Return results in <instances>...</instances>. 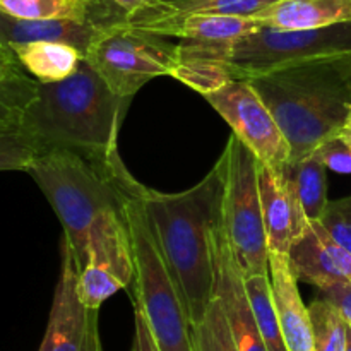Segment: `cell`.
I'll list each match as a JSON object with an SVG mask.
<instances>
[{
    "mask_svg": "<svg viewBox=\"0 0 351 351\" xmlns=\"http://www.w3.org/2000/svg\"><path fill=\"white\" fill-rule=\"evenodd\" d=\"M276 0H178L165 3V9L178 14H218L252 17Z\"/></svg>",
    "mask_w": 351,
    "mask_h": 351,
    "instance_id": "cell-26",
    "label": "cell"
},
{
    "mask_svg": "<svg viewBox=\"0 0 351 351\" xmlns=\"http://www.w3.org/2000/svg\"><path fill=\"white\" fill-rule=\"evenodd\" d=\"M350 324V322H348ZM346 351H351V324L348 326V339H346Z\"/></svg>",
    "mask_w": 351,
    "mask_h": 351,
    "instance_id": "cell-36",
    "label": "cell"
},
{
    "mask_svg": "<svg viewBox=\"0 0 351 351\" xmlns=\"http://www.w3.org/2000/svg\"><path fill=\"white\" fill-rule=\"evenodd\" d=\"M269 278L278 321L288 351H315L308 305L302 300L298 280L287 254L269 252Z\"/></svg>",
    "mask_w": 351,
    "mask_h": 351,
    "instance_id": "cell-15",
    "label": "cell"
},
{
    "mask_svg": "<svg viewBox=\"0 0 351 351\" xmlns=\"http://www.w3.org/2000/svg\"><path fill=\"white\" fill-rule=\"evenodd\" d=\"M125 23L137 29L149 31L160 36H173L194 41H237L259 29L261 24L252 17L218 16V14H178L156 9L127 17Z\"/></svg>",
    "mask_w": 351,
    "mask_h": 351,
    "instance_id": "cell-12",
    "label": "cell"
},
{
    "mask_svg": "<svg viewBox=\"0 0 351 351\" xmlns=\"http://www.w3.org/2000/svg\"><path fill=\"white\" fill-rule=\"evenodd\" d=\"M223 225L243 278L269 274V247L261 204L257 158L235 134L223 151Z\"/></svg>",
    "mask_w": 351,
    "mask_h": 351,
    "instance_id": "cell-6",
    "label": "cell"
},
{
    "mask_svg": "<svg viewBox=\"0 0 351 351\" xmlns=\"http://www.w3.org/2000/svg\"><path fill=\"white\" fill-rule=\"evenodd\" d=\"M328 170L351 175V146L339 136L331 137L314 151Z\"/></svg>",
    "mask_w": 351,
    "mask_h": 351,
    "instance_id": "cell-30",
    "label": "cell"
},
{
    "mask_svg": "<svg viewBox=\"0 0 351 351\" xmlns=\"http://www.w3.org/2000/svg\"><path fill=\"white\" fill-rule=\"evenodd\" d=\"M315 351H346L348 321L345 315L324 298H315L308 305Z\"/></svg>",
    "mask_w": 351,
    "mask_h": 351,
    "instance_id": "cell-23",
    "label": "cell"
},
{
    "mask_svg": "<svg viewBox=\"0 0 351 351\" xmlns=\"http://www.w3.org/2000/svg\"><path fill=\"white\" fill-rule=\"evenodd\" d=\"M319 221L335 242L351 254V195L329 201Z\"/></svg>",
    "mask_w": 351,
    "mask_h": 351,
    "instance_id": "cell-29",
    "label": "cell"
},
{
    "mask_svg": "<svg viewBox=\"0 0 351 351\" xmlns=\"http://www.w3.org/2000/svg\"><path fill=\"white\" fill-rule=\"evenodd\" d=\"M0 47H5V45H3V43H2V41H0Z\"/></svg>",
    "mask_w": 351,
    "mask_h": 351,
    "instance_id": "cell-38",
    "label": "cell"
},
{
    "mask_svg": "<svg viewBox=\"0 0 351 351\" xmlns=\"http://www.w3.org/2000/svg\"><path fill=\"white\" fill-rule=\"evenodd\" d=\"M106 2L112 3L119 10H122L125 17L137 16V14L156 9V7H161L165 3L161 0H106Z\"/></svg>",
    "mask_w": 351,
    "mask_h": 351,
    "instance_id": "cell-34",
    "label": "cell"
},
{
    "mask_svg": "<svg viewBox=\"0 0 351 351\" xmlns=\"http://www.w3.org/2000/svg\"><path fill=\"white\" fill-rule=\"evenodd\" d=\"M225 158L194 187L163 194L137 184L147 223L178 288L192 326L199 324L215 297L213 230L223 215Z\"/></svg>",
    "mask_w": 351,
    "mask_h": 351,
    "instance_id": "cell-1",
    "label": "cell"
},
{
    "mask_svg": "<svg viewBox=\"0 0 351 351\" xmlns=\"http://www.w3.org/2000/svg\"><path fill=\"white\" fill-rule=\"evenodd\" d=\"M202 96L261 163L276 170H283L290 163V144L280 123L249 81L237 79L218 91Z\"/></svg>",
    "mask_w": 351,
    "mask_h": 351,
    "instance_id": "cell-9",
    "label": "cell"
},
{
    "mask_svg": "<svg viewBox=\"0 0 351 351\" xmlns=\"http://www.w3.org/2000/svg\"><path fill=\"white\" fill-rule=\"evenodd\" d=\"M276 29H317L351 21V0H276L252 16Z\"/></svg>",
    "mask_w": 351,
    "mask_h": 351,
    "instance_id": "cell-18",
    "label": "cell"
},
{
    "mask_svg": "<svg viewBox=\"0 0 351 351\" xmlns=\"http://www.w3.org/2000/svg\"><path fill=\"white\" fill-rule=\"evenodd\" d=\"M130 351H160L154 343L151 329L139 308L134 307V341Z\"/></svg>",
    "mask_w": 351,
    "mask_h": 351,
    "instance_id": "cell-33",
    "label": "cell"
},
{
    "mask_svg": "<svg viewBox=\"0 0 351 351\" xmlns=\"http://www.w3.org/2000/svg\"><path fill=\"white\" fill-rule=\"evenodd\" d=\"M257 175L269 252L288 254L295 237L304 232L311 221L295 199L283 170L257 160Z\"/></svg>",
    "mask_w": 351,
    "mask_h": 351,
    "instance_id": "cell-14",
    "label": "cell"
},
{
    "mask_svg": "<svg viewBox=\"0 0 351 351\" xmlns=\"http://www.w3.org/2000/svg\"><path fill=\"white\" fill-rule=\"evenodd\" d=\"M115 24L74 19H17L0 12V41L5 47L29 41H57L67 43L88 53L91 45Z\"/></svg>",
    "mask_w": 351,
    "mask_h": 351,
    "instance_id": "cell-17",
    "label": "cell"
},
{
    "mask_svg": "<svg viewBox=\"0 0 351 351\" xmlns=\"http://www.w3.org/2000/svg\"><path fill=\"white\" fill-rule=\"evenodd\" d=\"M194 345L195 351H239L230 331L223 302L216 293L202 321L194 326Z\"/></svg>",
    "mask_w": 351,
    "mask_h": 351,
    "instance_id": "cell-24",
    "label": "cell"
},
{
    "mask_svg": "<svg viewBox=\"0 0 351 351\" xmlns=\"http://www.w3.org/2000/svg\"><path fill=\"white\" fill-rule=\"evenodd\" d=\"M338 136L341 137L343 141H346V143L351 146V112H350L348 119H346V122L343 123V127H341V130L338 132Z\"/></svg>",
    "mask_w": 351,
    "mask_h": 351,
    "instance_id": "cell-35",
    "label": "cell"
},
{
    "mask_svg": "<svg viewBox=\"0 0 351 351\" xmlns=\"http://www.w3.org/2000/svg\"><path fill=\"white\" fill-rule=\"evenodd\" d=\"M136 178H130L125 201L134 257V307L139 308L160 351H195L194 326L178 288L165 264L147 223Z\"/></svg>",
    "mask_w": 351,
    "mask_h": 351,
    "instance_id": "cell-5",
    "label": "cell"
},
{
    "mask_svg": "<svg viewBox=\"0 0 351 351\" xmlns=\"http://www.w3.org/2000/svg\"><path fill=\"white\" fill-rule=\"evenodd\" d=\"M0 12L17 19H74L125 23V14L106 0H0Z\"/></svg>",
    "mask_w": 351,
    "mask_h": 351,
    "instance_id": "cell-19",
    "label": "cell"
},
{
    "mask_svg": "<svg viewBox=\"0 0 351 351\" xmlns=\"http://www.w3.org/2000/svg\"><path fill=\"white\" fill-rule=\"evenodd\" d=\"M21 67L38 82L67 79L79 69L84 53L75 47L57 41H29L9 45Z\"/></svg>",
    "mask_w": 351,
    "mask_h": 351,
    "instance_id": "cell-20",
    "label": "cell"
},
{
    "mask_svg": "<svg viewBox=\"0 0 351 351\" xmlns=\"http://www.w3.org/2000/svg\"><path fill=\"white\" fill-rule=\"evenodd\" d=\"M213 264H215V293L221 298L230 331L239 351H269L254 317L245 280L233 256L223 215L213 230Z\"/></svg>",
    "mask_w": 351,
    "mask_h": 351,
    "instance_id": "cell-11",
    "label": "cell"
},
{
    "mask_svg": "<svg viewBox=\"0 0 351 351\" xmlns=\"http://www.w3.org/2000/svg\"><path fill=\"white\" fill-rule=\"evenodd\" d=\"M127 288L120 278L95 266H86L77 273V295L81 304L91 311H99L103 304L117 291Z\"/></svg>",
    "mask_w": 351,
    "mask_h": 351,
    "instance_id": "cell-25",
    "label": "cell"
},
{
    "mask_svg": "<svg viewBox=\"0 0 351 351\" xmlns=\"http://www.w3.org/2000/svg\"><path fill=\"white\" fill-rule=\"evenodd\" d=\"M280 123L290 163L338 136L351 112V51L319 55L245 75Z\"/></svg>",
    "mask_w": 351,
    "mask_h": 351,
    "instance_id": "cell-2",
    "label": "cell"
},
{
    "mask_svg": "<svg viewBox=\"0 0 351 351\" xmlns=\"http://www.w3.org/2000/svg\"><path fill=\"white\" fill-rule=\"evenodd\" d=\"M36 79L31 77L9 47H0V96L33 101L38 93Z\"/></svg>",
    "mask_w": 351,
    "mask_h": 351,
    "instance_id": "cell-28",
    "label": "cell"
},
{
    "mask_svg": "<svg viewBox=\"0 0 351 351\" xmlns=\"http://www.w3.org/2000/svg\"><path fill=\"white\" fill-rule=\"evenodd\" d=\"M31 101L21 98L0 96V129L7 127H19L23 113Z\"/></svg>",
    "mask_w": 351,
    "mask_h": 351,
    "instance_id": "cell-32",
    "label": "cell"
},
{
    "mask_svg": "<svg viewBox=\"0 0 351 351\" xmlns=\"http://www.w3.org/2000/svg\"><path fill=\"white\" fill-rule=\"evenodd\" d=\"M232 41L180 40V60L171 77L191 86L201 95L218 91L228 82L237 81L239 74L228 60V45Z\"/></svg>",
    "mask_w": 351,
    "mask_h": 351,
    "instance_id": "cell-16",
    "label": "cell"
},
{
    "mask_svg": "<svg viewBox=\"0 0 351 351\" xmlns=\"http://www.w3.org/2000/svg\"><path fill=\"white\" fill-rule=\"evenodd\" d=\"M60 276L51 302L47 331L38 351H103L98 311L86 308L77 295V269L65 242L60 245Z\"/></svg>",
    "mask_w": 351,
    "mask_h": 351,
    "instance_id": "cell-10",
    "label": "cell"
},
{
    "mask_svg": "<svg viewBox=\"0 0 351 351\" xmlns=\"http://www.w3.org/2000/svg\"><path fill=\"white\" fill-rule=\"evenodd\" d=\"M243 280H245L247 297H249L254 317H256L261 335L266 341L267 350L288 351L280 328V321H278L269 274H254V276H245Z\"/></svg>",
    "mask_w": 351,
    "mask_h": 351,
    "instance_id": "cell-22",
    "label": "cell"
},
{
    "mask_svg": "<svg viewBox=\"0 0 351 351\" xmlns=\"http://www.w3.org/2000/svg\"><path fill=\"white\" fill-rule=\"evenodd\" d=\"M40 154L36 144L19 129H0V171H27Z\"/></svg>",
    "mask_w": 351,
    "mask_h": 351,
    "instance_id": "cell-27",
    "label": "cell"
},
{
    "mask_svg": "<svg viewBox=\"0 0 351 351\" xmlns=\"http://www.w3.org/2000/svg\"><path fill=\"white\" fill-rule=\"evenodd\" d=\"M130 99L117 95L84 58L67 79L38 84L19 129L40 153L65 147L112 158L119 153V130Z\"/></svg>",
    "mask_w": 351,
    "mask_h": 351,
    "instance_id": "cell-3",
    "label": "cell"
},
{
    "mask_svg": "<svg viewBox=\"0 0 351 351\" xmlns=\"http://www.w3.org/2000/svg\"><path fill=\"white\" fill-rule=\"evenodd\" d=\"M161 2H165V3H171V2H178V0H161Z\"/></svg>",
    "mask_w": 351,
    "mask_h": 351,
    "instance_id": "cell-37",
    "label": "cell"
},
{
    "mask_svg": "<svg viewBox=\"0 0 351 351\" xmlns=\"http://www.w3.org/2000/svg\"><path fill=\"white\" fill-rule=\"evenodd\" d=\"M165 38L120 23L106 29L84 58L117 95L132 98L153 79L171 75L178 65V43Z\"/></svg>",
    "mask_w": 351,
    "mask_h": 351,
    "instance_id": "cell-7",
    "label": "cell"
},
{
    "mask_svg": "<svg viewBox=\"0 0 351 351\" xmlns=\"http://www.w3.org/2000/svg\"><path fill=\"white\" fill-rule=\"evenodd\" d=\"M319 297L331 302L351 324V285L348 283H336L331 287L319 290Z\"/></svg>",
    "mask_w": 351,
    "mask_h": 351,
    "instance_id": "cell-31",
    "label": "cell"
},
{
    "mask_svg": "<svg viewBox=\"0 0 351 351\" xmlns=\"http://www.w3.org/2000/svg\"><path fill=\"white\" fill-rule=\"evenodd\" d=\"M351 51V21L317 29H276L261 26L228 45V60L239 79L278 65L319 55Z\"/></svg>",
    "mask_w": 351,
    "mask_h": 351,
    "instance_id": "cell-8",
    "label": "cell"
},
{
    "mask_svg": "<svg viewBox=\"0 0 351 351\" xmlns=\"http://www.w3.org/2000/svg\"><path fill=\"white\" fill-rule=\"evenodd\" d=\"M31 175L64 226L77 273L88 263V247L96 223L123 211L132 175L117 153L96 158L65 147L41 151L29 167Z\"/></svg>",
    "mask_w": 351,
    "mask_h": 351,
    "instance_id": "cell-4",
    "label": "cell"
},
{
    "mask_svg": "<svg viewBox=\"0 0 351 351\" xmlns=\"http://www.w3.org/2000/svg\"><path fill=\"white\" fill-rule=\"evenodd\" d=\"M288 261L298 281L317 290L336 283L351 285V254L335 242L321 221H311L288 250Z\"/></svg>",
    "mask_w": 351,
    "mask_h": 351,
    "instance_id": "cell-13",
    "label": "cell"
},
{
    "mask_svg": "<svg viewBox=\"0 0 351 351\" xmlns=\"http://www.w3.org/2000/svg\"><path fill=\"white\" fill-rule=\"evenodd\" d=\"M285 178L308 221H319L328 206V168L315 153L283 168Z\"/></svg>",
    "mask_w": 351,
    "mask_h": 351,
    "instance_id": "cell-21",
    "label": "cell"
}]
</instances>
